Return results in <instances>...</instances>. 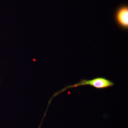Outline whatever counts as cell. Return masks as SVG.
Here are the masks:
<instances>
[{"label": "cell", "mask_w": 128, "mask_h": 128, "mask_svg": "<svg viewBox=\"0 0 128 128\" xmlns=\"http://www.w3.org/2000/svg\"><path fill=\"white\" fill-rule=\"evenodd\" d=\"M115 22L118 27L124 31L128 29V6L122 4L116 10L114 14Z\"/></svg>", "instance_id": "2"}, {"label": "cell", "mask_w": 128, "mask_h": 128, "mask_svg": "<svg viewBox=\"0 0 128 128\" xmlns=\"http://www.w3.org/2000/svg\"><path fill=\"white\" fill-rule=\"evenodd\" d=\"M114 82L104 77H96L91 80H87L86 79L81 80L80 82L78 83H76L74 85L66 86L60 91L54 94L53 98L62 92L65 91L66 89H71L78 86H89L96 89H103L112 87L114 86Z\"/></svg>", "instance_id": "1"}]
</instances>
